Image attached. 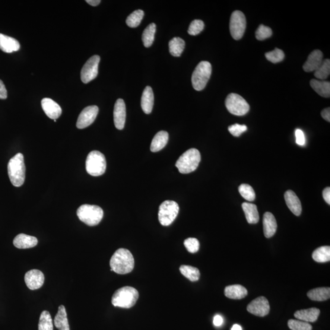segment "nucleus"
<instances>
[{"mask_svg": "<svg viewBox=\"0 0 330 330\" xmlns=\"http://www.w3.org/2000/svg\"><path fill=\"white\" fill-rule=\"evenodd\" d=\"M110 265L111 271L120 275L128 274L134 268V258L129 250L119 249L111 258Z\"/></svg>", "mask_w": 330, "mask_h": 330, "instance_id": "1", "label": "nucleus"}, {"mask_svg": "<svg viewBox=\"0 0 330 330\" xmlns=\"http://www.w3.org/2000/svg\"><path fill=\"white\" fill-rule=\"evenodd\" d=\"M8 171L9 179L12 185L17 187L23 185L26 171L23 154L18 153L9 160Z\"/></svg>", "mask_w": 330, "mask_h": 330, "instance_id": "2", "label": "nucleus"}, {"mask_svg": "<svg viewBox=\"0 0 330 330\" xmlns=\"http://www.w3.org/2000/svg\"><path fill=\"white\" fill-rule=\"evenodd\" d=\"M138 297L139 293L136 288L129 286L123 287L113 294L112 303L114 306L131 308L135 305Z\"/></svg>", "mask_w": 330, "mask_h": 330, "instance_id": "3", "label": "nucleus"}, {"mask_svg": "<svg viewBox=\"0 0 330 330\" xmlns=\"http://www.w3.org/2000/svg\"><path fill=\"white\" fill-rule=\"evenodd\" d=\"M201 159V154L198 149H190L179 158L176 167L180 173L189 174L197 169Z\"/></svg>", "mask_w": 330, "mask_h": 330, "instance_id": "4", "label": "nucleus"}, {"mask_svg": "<svg viewBox=\"0 0 330 330\" xmlns=\"http://www.w3.org/2000/svg\"><path fill=\"white\" fill-rule=\"evenodd\" d=\"M77 214L80 220L90 226L99 224L102 220L104 211L99 206L84 204L78 209Z\"/></svg>", "mask_w": 330, "mask_h": 330, "instance_id": "5", "label": "nucleus"}, {"mask_svg": "<svg viewBox=\"0 0 330 330\" xmlns=\"http://www.w3.org/2000/svg\"><path fill=\"white\" fill-rule=\"evenodd\" d=\"M107 162L106 157L100 152L93 151L88 154L86 161V170L93 176H100L106 172Z\"/></svg>", "mask_w": 330, "mask_h": 330, "instance_id": "6", "label": "nucleus"}, {"mask_svg": "<svg viewBox=\"0 0 330 330\" xmlns=\"http://www.w3.org/2000/svg\"><path fill=\"white\" fill-rule=\"evenodd\" d=\"M212 74V66L208 61H201L196 66L192 77L193 88L196 91L204 90Z\"/></svg>", "mask_w": 330, "mask_h": 330, "instance_id": "7", "label": "nucleus"}, {"mask_svg": "<svg viewBox=\"0 0 330 330\" xmlns=\"http://www.w3.org/2000/svg\"><path fill=\"white\" fill-rule=\"evenodd\" d=\"M225 106L230 113L235 116H243L249 113L250 107L247 101L240 95L231 93L225 100Z\"/></svg>", "mask_w": 330, "mask_h": 330, "instance_id": "8", "label": "nucleus"}, {"mask_svg": "<svg viewBox=\"0 0 330 330\" xmlns=\"http://www.w3.org/2000/svg\"><path fill=\"white\" fill-rule=\"evenodd\" d=\"M179 207L177 202L173 201H164L160 205L158 212V220L163 226H167L172 224L179 214Z\"/></svg>", "mask_w": 330, "mask_h": 330, "instance_id": "9", "label": "nucleus"}, {"mask_svg": "<svg viewBox=\"0 0 330 330\" xmlns=\"http://www.w3.org/2000/svg\"><path fill=\"white\" fill-rule=\"evenodd\" d=\"M246 21L242 12H233L230 18V30L232 37L235 40L242 39L246 29Z\"/></svg>", "mask_w": 330, "mask_h": 330, "instance_id": "10", "label": "nucleus"}, {"mask_svg": "<svg viewBox=\"0 0 330 330\" xmlns=\"http://www.w3.org/2000/svg\"><path fill=\"white\" fill-rule=\"evenodd\" d=\"M100 61V56L94 55L86 62L81 71V80L82 82L88 84L97 77Z\"/></svg>", "mask_w": 330, "mask_h": 330, "instance_id": "11", "label": "nucleus"}, {"mask_svg": "<svg viewBox=\"0 0 330 330\" xmlns=\"http://www.w3.org/2000/svg\"><path fill=\"white\" fill-rule=\"evenodd\" d=\"M99 113V108L96 106L86 107L82 111L77 122V127L79 129L88 128L94 122Z\"/></svg>", "mask_w": 330, "mask_h": 330, "instance_id": "12", "label": "nucleus"}, {"mask_svg": "<svg viewBox=\"0 0 330 330\" xmlns=\"http://www.w3.org/2000/svg\"><path fill=\"white\" fill-rule=\"evenodd\" d=\"M247 311L256 316L264 317L270 312L269 301L264 297H258L248 305Z\"/></svg>", "mask_w": 330, "mask_h": 330, "instance_id": "13", "label": "nucleus"}, {"mask_svg": "<svg viewBox=\"0 0 330 330\" xmlns=\"http://www.w3.org/2000/svg\"><path fill=\"white\" fill-rule=\"evenodd\" d=\"M43 273L39 270L34 269L28 271L25 276V281L27 286L31 290H39L44 282Z\"/></svg>", "mask_w": 330, "mask_h": 330, "instance_id": "14", "label": "nucleus"}, {"mask_svg": "<svg viewBox=\"0 0 330 330\" xmlns=\"http://www.w3.org/2000/svg\"><path fill=\"white\" fill-rule=\"evenodd\" d=\"M114 123L116 128L122 130L125 128L126 118V108L125 101L121 99L116 101L113 112Z\"/></svg>", "mask_w": 330, "mask_h": 330, "instance_id": "15", "label": "nucleus"}, {"mask_svg": "<svg viewBox=\"0 0 330 330\" xmlns=\"http://www.w3.org/2000/svg\"><path fill=\"white\" fill-rule=\"evenodd\" d=\"M44 112L50 119L56 120L61 116L62 113L61 108L59 105L49 98H44L41 101Z\"/></svg>", "mask_w": 330, "mask_h": 330, "instance_id": "16", "label": "nucleus"}, {"mask_svg": "<svg viewBox=\"0 0 330 330\" xmlns=\"http://www.w3.org/2000/svg\"><path fill=\"white\" fill-rule=\"evenodd\" d=\"M323 53L319 50H314L310 53L303 69L306 72H315L323 62Z\"/></svg>", "mask_w": 330, "mask_h": 330, "instance_id": "17", "label": "nucleus"}, {"mask_svg": "<svg viewBox=\"0 0 330 330\" xmlns=\"http://www.w3.org/2000/svg\"><path fill=\"white\" fill-rule=\"evenodd\" d=\"M285 202L291 211L296 216H299L302 211L301 202L296 193L292 190H288L284 194Z\"/></svg>", "mask_w": 330, "mask_h": 330, "instance_id": "18", "label": "nucleus"}, {"mask_svg": "<svg viewBox=\"0 0 330 330\" xmlns=\"http://www.w3.org/2000/svg\"><path fill=\"white\" fill-rule=\"evenodd\" d=\"M38 240L36 237L28 236L25 234L17 235L13 241L14 245L19 249H27L33 248L37 245Z\"/></svg>", "mask_w": 330, "mask_h": 330, "instance_id": "19", "label": "nucleus"}, {"mask_svg": "<svg viewBox=\"0 0 330 330\" xmlns=\"http://www.w3.org/2000/svg\"><path fill=\"white\" fill-rule=\"evenodd\" d=\"M20 44L13 37L0 33V49L5 53L17 52L20 49Z\"/></svg>", "mask_w": 330, "mask_h": 330, "instance_id": "20", "label": "nucleus"}, {"mask_svg": "<svg viewBox=\"0 0 330 330\" xmlns=\"http://www.w3.org/2000/svg\"><path fill=\"white\" fill-rule=\"evenodd\" d=\"M263 226L265 237L271 238L274 236L277 230V223L274 215L271 212H266L263 218Z\"/></svg>", "mask_w": 330, "mask_h": 330, "instance_id": "21", "label": "nucleus"}, {"mask_svg": "<svg viewBox=\"0 0 330 330\" xmlns=\"http://www.w3.org/2000/svg\"><path fill=\"white\" fill-rule=\"evenodd\" d=\"M154 102L153 91L151 87H146L141 97V106L143 112L149 115L152 112Z\"/></svg>", "mask_w": 330, "mask_h": 330, "instance_id": "22", "label": "nucleus"}, {"mask_svg": "<svg viewBox=\"0 0 330 330\" xmlns=\"http://www.w3.org/2000/svg\"><path fill=\"white\" fill-rule=\"evenodd\" d=\"M320 310L316 307L297 311L294 314V316L298 320L305 322H316L319 316Z\"/></svg>", "mask_w": 330, "mask_h": 330, "instance_id": "23", "label": "nucleus"}, {"mask_svg": "<svg viewBox=\"0 0 330 330\" xmlns=\"http://www.w3.org/2000/svg\"><path fill=\"white\" fill-rule=\"evenodd\" d=\"M248 294L245 287L239 284L229 285L225 288V296L230 299L240 300L245 298Z\"/></svg>", "mask_w": 330, "mask_h": 330, "instance_id": "24", "label": "nucleus"}, {"mask_svg": "<svg viewBox=\"0 0 330 330\" xmlns=\"http://www.w3.org/2000/svg\"><path fill=\"white\" fill-rule=\"evenodd\" d=\"M169 135L166 131H160L154 136L151 145V151L153 152L160 151L166 147Z\"/></svg>", "mask_w": 330, "mask_h": 330, "instance_id": "25", "label": "nucleus"}, {"mask_svg": "<svg viewBox=\"0 0 330 330\" xmlns=\"http://www.w3.org/2000/svg\"><path fill=\"white\" fill-rule=\"evenodd\" d=\"M242 209L245 212L246 220L250 224H256L259 220L258 208L255 204L252 203L243 202Z\"/></svg>", "mask_w": 330, "mask_h": 330, "instance_id": "26", "label": "nucleus"}, {"mask_svg": "<svg viewBox=\"0 0 330 330\" xmlns=\"http://www.w3.org/2000/svg\"><path fill=\"white\" fill-rule=\"evenodd\" d=\"M54 325L59 330H70L66 310L64 306H59L58 313L54 319Z\"/></svg>", "mask_w": 330, "mask_h": 330, "instance_id": "27", "label": "nucleus"}, {"mask_svg": "<svg viewBox=\"0 0 330 330\" xmlns=\"http://www.w3.org/2000/svg\"><path fill=\"white\" fill-rule=\"evenodd\" d=\"M310 85L319 96L326 98L330 97L329 82L313 79L310 81Z\"/></svg>", "mask_w": 330, "mask_h": 330, "instance_id": "28", "label": "nucleus"}, {"mask_svg": "<svg viewBox=\"0 0 330 330\" xmlns=\"http://www.w3.org/2000/svg\"><path fill=\"white\" fill-rule=\"evenodd\" d=\"M311 300L317 301L327 300L330 297L329 287H319L311 290L307 294Z\"/></svg>", "mask_w": 330, "mask_h": 330, "instance_id": "29", "label": "nucleus"}, {"mask_svg": "<svg viewBox=\"0 0 330 330\" xmlns=\"http://www.w3.org/2000/svg\"><path fill=\"white\" fill-rule=\"evenodd\" d=\"M185 41L181 38L177 37L173 38L169 43V50L171 55L175 57H179L185 49Z\"/></svg>", "mask_w": 330, "mask_h": 330, "instance_id": "30", "label": "nucleus"}, {"mask_svg": "<svg viewBox=\"0 0 330 330\" xmlns=\"http://www.w3.org/2000/svg\"><path fill=\"white\" fill-rule=\"evenodd\" d=\"M313 258L317 262L325 263L330 261V247L324 246L318 248L313 253Z\"/></svg>", "mask_w": 330, "mask_h": 330, "instance_id": "31", "label": "nucleus"}, {"mask_svg": "<svg viewBox=\"0 0 330 330\" xmlns=\"http://www.w3.org/2000/svg\"><path fill=\"white\" fill-rule=\"evenodd\" d=\"M155 31H156V25L154 23L149 24L145 28L142 35V43L146 47H149L154 43Z\"/></svg>", "mask_w": 330, "mask_h": 330, "instance_id": "32", "label": "nucleus"}, {"mask_svg": "<svg viewBox=\"0 0 330 330\" xmlns=\"http://www.w3.org/2000/svg\"><path fill=\"white\" fill-rule=\"evenodd\" d=\"M179 269L184 277L189 279L190 281L195 282L199 280L200 272L198 269L194 266L184 265L180 266Z\"/></svg>", "mask_w": 330, "mask_h": 330, "instance_id": "33", "label": "nucleus"}, {"mask_svg": "<svg viewBox=\"0 0 330 330\" xmlns=\"http://www.w3.org/2000/svg\"><path fill=\"white\" fill-rule=\"evenodd\" d=\"M38 329L53 330L52 318L47 311H44L40 314Z\"/></svg>", "mask_w": 330, "mask_h": 330, "instance_id": "34", "label": "nucleus"}, {"mask_svg": "<svg viewBox=\"0 0 330 330\" xmlns=\"http://www.w3.org/2000/svg\"><path fill=\"white\" fill-rule=\"evenodd\" d=\"M144 11L141 9H138L133 11L127 18L126 24L129 27L136 28L139 26L144 17Z\"/></svg>", "mask_w": 330, "mask_h": 330, "instance_id": "35", "label": "nucleus"}, {"mask_svg": "<svg viewBox=\"0 0 330 330\" xmlns=\"http://www.w3.org/2000/svg\"><path fill=\"white\" fill-rule=\"evenodd\" d=\"M330 74V61L326 59L323 60L322 65L314 72V76L318 80H325Z\"/></svg>", "mask_w": 330, "mask_h": 330, "instance_id": "36", "label": "nucleus"}, {"mask_svg": "<svg viewBox=\"0 0 330 330\" xmlns=\"http://www.w3.org/2000/svg\"><path fill=\"white\" fill-rule=\"evenodd\" d=\"M239 192L241 196L247 201L250 202L255 201L256 198L255 190L249 184L243 183L240 185L239 187Z\"/></svg>", "mask_w": 330, "mask_h": 330, "instance_id": "37", "label": "nucleus"}, {"mask_svg": "<svg viewBox=\"0 0 330 330\" xmlns=\"http://www.w3.org/2000/svg\"><path fill=\"white\" fill-rule=\"evenodd\" d=\"M265 55L268 61L275 63V64L281 62L284 59L285 56L283 51L277 48L272 52L266 53Z\"/></svg>", "mask_w": 330, "mask_h": 330, "instance_id": "38", "label": "nucleus"}, {"mask_svg": "<svg viewBox=\"0 0 330 330\" xmlns=\"http://www.w3.org/2000/svg\"><path fill=\"white\" fill-rule=\"evenodd\" d=\"M288 328L292 330H312V326L309 323L300 320L291 319L288 321Z\"/></svg>", "mask_w": 330, "mask_h": 330, "instance_id": "39", "label": "nucleus"}, {"mask_svg": "<svg viewBox=\"0 0 330 330\" xmlns=\"http://www.w3.org/2000/svg\"><path fill=\"white\" fill-rule=\"evenodd\" d=\"M272 35V30L271 28L265 26L264 25H259L258 30L256 31V39L259 40H264Z\"/></svg>", "mask_w": 330, "mask_h": 330, "instance_id": "40", "label": "nucleus"}, {"mask_svg": "<svg viewBox=\"0 0 330 330\" xmlns=\"http://www.w3.org/2000/svg\"><path fill=\"white\" fill-rule=\"evenodd\" d=\"M204 24L201 20H195L192 22L190 24L188 33L192 36H196L199 34L201 31L204 30Z\"/></svg>", "mask_w": 330, "mask_h": 330, "instance_id": "41", "label": "nucleus"}, {"mask_svg": "<svg viewBox=\"0 0 330 330\" xmlns=\"http://www.w3.org/2000/svg\"><path fill=\"white\" fill-rule=\"evenodd\" d=\"M184 245H185L189 252L195 253L198 252L200 244L198 240L195 239V238H188V239L184 241Z\"/></svg>", "mask_w": 330, "mask_h": 330, "instance_id": "42", "label": "nucleus"}, {"mask_svg": "<svg viewBox=\"0 0 330 330\" xmlns=\"http://www.w3.org/2000/svg\"><path fill=\"white\" fill-rule=\"evenodd\" d=\"M229 132L236 137H239L243 133L247 131V127L245 125H240L239 123H235L228 128Z\"/></svg>", "mask_w": 330, "mask_h": 330, "instance_id": "43", "label": "nucleus"}, {"mask_svg": "<svg viewBox=\"0 0 330 330\" xmlns=\"http://www.w3.org/2000/svg\"><path fill=\"white\" fill-rule=\"evenodd\" d=\"M296 143L303 147L305 145V136L304 132L300 129H297L296 131Z\"/></svg>", "mask_w": 330, "mask_h": 330, "instance_id": "44", "label": "nucleus"}, {"mask_svg": "<svg viewBox=\"0 0 330 330\" xmlns=\"http://www.w3.org/2000/svg\"><path fill=\"white\" fill-rule=\"evenodd\" d=\"M8 97L7 90L2 80H0V99H6Z\"/></svg>", "mask_w": 330, "mask_h": 330, "instance_id": "45", "label": "nucleus"}, {"mask_svg": "<svg viewBox=\"0 0 330 330\" xmlns=\"http://www.w3.org/2000/svg\"><path fill=\"white\" fill-rule=\"evenodd\" d=\"M323 197L328 204H330V188L326 187L323 191Z\"/></svg>", "mask_w": 330, "mask_h": 330, "instance_id": "46", "label": "nucleus"}, {"mask_svg": "<svg viewBox=\"0 0 330 330\" xmlns=\"http://www.w3.org/2000/svg\"><path fill=\"white\" fill-rule=\"evenodd\" d=\"M322 117L323 119L326 120V121L330 122V109L327 108L322 110L321 113Z\"/></svg>", "mask_w": 330, "mask_h": 330, "instance_id": "47", "label": "nucleus"}, {"mask_svg": "<svg viewBox=\"0 0 330 330\" xmlns=\"http://www.w3.org/2000/svg\"><path fill=\"white\" fill-rule=\"evenodd\" d=\"M223 323V319L220 315H216L214 319V324L216 326H220Z\"/></svg>", "mask_w": 330, "mask_h": 330, "instance_id": "48", "label": "nucleus"}, {"mask_svg": "<svg viewBox=\"0 0 330 330\" xmlns=\"http://www.w3.org/2000/svg\"><path fill=\"white\" fill-rule=\"evenodd\" d=\"M87 3H88L89 5H90L93 6H97L99 5L101 2L100 0H87Z\"/></svg>", "mask_w": 330, "mask_h": 330, "instance_id": "49", "label": "nucleus"}, {"mask_svg": "<svg viewBox=\"0 0 330 330\" xmlns=\"http://www.w3.org/2000/svg\"><path fill=\"white\" fill-rule=\"evenodd\" d=\"M231 330H242V327L239 325L235 324L232 327Z\"/></svg>", "mask_w": 330, "mask_h": 330, "instance_id": "50", "label": "nucleus"}]
</instances>
